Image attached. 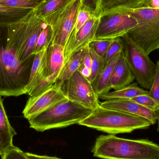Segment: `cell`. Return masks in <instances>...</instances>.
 I'll use <instances>...</instances> for the list:
<instances>
[{
	"label": "cell",
	"mask_w": 159,
	"mask_h": 159,
	"mask_svg": "<svg viewBox=\"0 0 159 159\" xmlns=\"http://www.w3.org/2000/svg\"><path fill=\"white\" fill-rule=\"evenodd\" d=\"M86 48L76 52L70 58L62 68L59 77L55 83L56 84L62 87L63 84L76 71L79 70L82 62L83 56L86 51Z\"/></svg>",
	"instance_id": "19"
},
{
	"label": "cell",
	"mask_w": 159,
	"mask_h": 159,
	"mask_svg": "<svg viewBox=\"0 0 159 159\" xmlns=\"http://www.w3.org/2000/svg\"><path fill=\"white\" fill-rule=\"evenodd\" d=\"M100 106L107 109L121 111L140 116L141 106L131 99H113L106 100L100 103Z\"/></svg>",
	"instance_id": "18"
},
{
	"label": "cell",
	"mask_w": 159,
	"mask_h": 159,
	"mask_svg": "<svg viewBox=\"0 0 159 159\" xmlns=\"http://www.w3.org/2000/svg\"><path fill=\"white\" fill-rule=\"evenodd\" d=\"M64 47L50 44L46 50V76H49L61 70L64 66Z\"/></svg>",
	"instance_id": "15"
},
{
	"label": "cell",
	"mask_w": 159,
	"mask_h": 159,
	"mask_svg": "<svg viewBox=\"0 0 159 159\" xmlns=\"http://www.w3.org/2000/svg\"><path fill=\"white\" fill-rule=\"evenodd\" d=\"M16 134L12 127L5 110L3 99L0 96V156H2L14 146L13 137Z\"/></svg>",
	"instance_id": "14"
},
{
	"label": "cell",
	"mask_w": 159,
	"mask_h": 159,
	"mask_svg": "<svg viewBox=\"0 0 159 159\" xmlns=\"http://www.w3.org/2000/svg\"><path fill=\"white\" fill-rule=\"evenodd\" d=\"M92 62V61L91 56L90 53L89 45L86 48V51L83 56L80 66L85 67L91 71Z\"/></svg>",
	"instance_id": "33"
},
{
	"label": "cell",
	"mask_w": 159,
	"mask_h": 159,
	"mask_svg": "<svg viewBox=\"0 0 159 159\" xmlns=\"http://www.w3.org/2000/svg\"><path fill=\"white\" fill-rule=\"evenodd\" d=\"M100 19L93 15L76 34H71L64 48V65L74 54L88 47L95 39Z\"/></svg>",
	"instance_id": "11"
},
{
	"label": "cell",
	"mask_w": 159,
	"mask_h": 159,
	"mask_svg": "<svg viewBox=\"0 0 159 159\" xmlns=\"http://www.w3.org/2000/svg\"><path fill=\"white\" fill-rule=\"evenodd\" d=\"M90 53L91 56L92 66L91 74L89 77L88 78L92 83L99 76V75L102 72L104 69L105 68L107 64L105 60L104 57H100L96 54L92 48L89 46Z\"/></svg>",
	"instance_id": "24"
},
{
	"label": "cell",
	"mask_w": 159,
	"mask_h": 159,
	"mask_svg": "<svg viewBox=\"0 0 159 159\" xmlns=\"http://www.w3.org/2000/svg\"><path fill=\"white\" fill-rule=\"evenodd\" d=\"M65 83V93L69 100L92 110L100 106L98 96L92 83L79 70L76 71Z\"/></svg>",
	"instance_id": "8"
},
{
	"label": "cell",
	"mask_w": 159,
	"mask_h": 159,
	"mask_svg": "<svg viewBox=\"0 0 159 159\" xmlns=\"http://www.w3.org/2000/svg\"><path fill=\"white\" fill-rule=\"evenodd\" d=\"M148 94L151 96L159 105V61L156 64V71L153 84Z\"/></svg>",
	"instance_id": "31"
},
{
	"label": "cell",
	"mask_w": 159,
	"mask_h": 159,
	"mask_svg": "<svg viewBox=\"0 0 159 159\" xmlns=\"http://www.w3.org/2000/svg\"><path fill=\"white\" fill-rule=\"evenodd\" d=\"M134 80L124 57L123 50L120 54L112 73L110 80L111 89L117 90L125 88L131 84Z\"/></svg>",
	"instance_id": "13"
},
{
	"label": "cell",
	"mask_w": 159,
	"mask_h": 159,
	"mask_svg": "<svg viewBox=\"0 0 159 159\" xmlns=\"http://www.w3.org/2000/svg\"><path fill=\"white\" fill-rule=\"evenodd\" d=\"M81 3L83 5L89 7L93 11L94 13V9L96 5V0H81Z\"/></svg>",
	"instance_id": "36"
},
{
	"label": "cell",
	"mask_w": 159,
	"mask_h": 159,
	"mask_svg": "<svg viewBox=\"0 0 159 159\" xmlns=\"http://www.w3.org/2000/svg\"></svg>",
	"instance_id": "38"
},
{
	"label": "cell",
	"mask_w": 159,
	"mask_h": 159,
	"mask_svg": "<svg viewBox=\"0 0 159 159\" xmlns=\"http://www.w3.org/2000/svg\"><path fill=\"white\" fill-rule=\"evenodd\" d=\"M78 124L113 135L146 129L152 125L142 117L101 106L93 109L90 115Z\"/></svg>",
	"instance_id": "3"
},
{
	"label": "cell",
	"mask_w": 159,
	"mask_h": 159,
	"mask_svg": "<svg viewBox=\"0 0 159 159\" xmlns=\"http://www.w3.org/2000/svg\"><path fill=\"white\" fill-rule=\"evenodd\" d=\"M73 0H46L34 10L36 16L44 21L50 16L58 12Z\"/></svg>",
	"instance_id": "21"
},
{
	"label": "cell",
	"mask_w": 159,
	"mask_h": 159,
	"mask_svg": "<svg viewBox=\"0 0 159 159\" xmlns=\"http://www.w3.org/2000/svg\"><path fill=\"white\" fill-rule=\"evenodd\" d=\"M93 14V11L81 3L75 22V27L72 34H75L79 30L88 22Z\"/></svg>",
	"instance_id": "27"
},
{
	"label": "cell",
	"mask_w": 159,
	"mask_h": 159,
	"mask_svg": "<svg viewBox=\"0 0 159 159\" xmlns=\"http://www.w3.org/2000/svg\"><path fill=\"white\" fill-rule=\"evenodd\" d=\"M61 70L43 78L28 93V94L31 97L35 96L52 87L59 77Z\"/></svg>",
	"instance_id": "23"
},
{
	"label": "cell",
	"mask_w": 159,
	"mask_h": 159,
	"mask_svg": "<svg viewBox=\"0 0 159 159\" xmlns=\"http://www.w3.org/2000/svg\"><path fill=\"white\" fill-rule=\"evenodd\" d=\"M46 0H0V4L16 8L35 10Z\"/></svg>",
	"instance_id": "25"
},
{
	"label": "cell",
	"mask_w": 159,
	"mask_h": 159,
	"mask_svg": "<svg viewBox=\"0 0 159 159\" xmlns=\"http://www.w3.org/2000/svg\"><path fill=\"white\" fill-rule=\"evenodd\" d=\"M120 54L116 56L107 64L103 70L92 83L93 87L98 96L105 94L109 92L111 90L110 80L111 76Z\"/></svg>",
	"instance_id": "16"
},
{
	"label": "cell",
	"mask_w": 159,
	"mask_h": 159,
	"mask_svg": "<svg viewBox=\"0 0 159 159\" xmlns=\"http://www.w3.org/2000/svg\"><path fill=\"white\" fill-rule=\"evenodd\" d=\"M114 39H94L89 46L93 48L97 55L105 58Z\"/></svg>",
	"instance_id": "28"
},
{
	"label": "cell",
	"mask_w": 159,
	"mask_h": 159,
	"mask_svg": "<svg viewBox=\"0 0 159 159\" xmlns=\"http://www.w3.org/2000/svg\"><path fill=\"white\" fill-rule=\"evenodd\" d=\"M25 155L29 159H61L56 157H48L46 156H40L30 153H25Z\"/></svg>",
	"instance_id": "35"
},
{
	"label": "cell",
	"mask_w": 159,
	"mask_h": 159,
	"mask_svg": "<svg viewBox=\"0 0 159 159\" xmlns=\"http://www.w3.org/2000/svg\"><path fill=\"white\" fill-rule=\"evenodd\" d=\"M139 8L159 9V0H145L141 3L136 8Z\"/></svg>",
	"instance_id": "34"
},
{
	"label": "cell",
	"mask_w": 159,
	"mask_h": 159,
	"mask_svg": "<svg viewBox=\"0 0 159 159\" xmlns=\"http://www.w3.org/2000/svg\"><path fill=\"white\" fill-rule=\"evenodd\" d=\"M148 92V91L139 87L138 83H133L122 89L99 95L98 98L103 100L113 99H131L139 95L147 94Z\"/></svg>",
	"instance_id": "20"
},
{
	"label": "cell",
	"mask_w": 159,
	"mask_h": 159,
	"mask_svg": "<svg viewBox=\"0 0 159 159\" xmlns=\"http://www.w3.org/2000/svg\"><path fill=\"white\" fill-rule=\"evenodd\" d=\"M158 114V118L157 120V131L159 132V111H157Z\"/></svg>",
	"instance_id": "37"
},
{
	"label": "cell",
	"mask_w": 159,
	"mask_h": 159,
	"mask_svg": "<svg viewBox=\"0 0 159 159\" xmlns=\"http://www.w3.org/2000/svg\"><path fill=\"white\" fill-rule=\"evenodd\" d=\"M93 156L104 159H159V145L147 139L131 140L113 134L96 138Z\"/></svg>",
	"instance_id": "2"
},
{
	"label": "cell",
	"mask_w": 159,
	"mask_h": 159,
	"mask_svg": "<svg viewBox=\"0 0 159 159\" xmlns=\"http://www.w3.org/2000/svg\"><path fill=\"white\" fill-rule=\"evenodd\" d=\"M131 100L135 102L139 105L148 108L152 111L157 112L159 111V105L156 101L148 94L139 95Z\"/></svg>",
	"instance_id": "30"
},
{
	"label": "cell",
	"mask_w": 159,
	"mask_h": 159,
	"mask_svg": "<svg viewBox=\"0 0 159 159\" xmlns=\"http://www.w3.org/2000/svg\"><path fill=\"white\" fill-rule=\"evenodd\" d=\"M123 48L124 45L121 37L114 39L110 45L105 57L106 64H107L116 56L119 54L123 50Z\"/></svg>",
	"instance_id": "29"
},
{
	"label": "cell",
	"mask_w": 159,
	"mask_h": 159,
	"mask_svg": "<svg viewBox=\"0 0 159 159\" xmlns=\"http://www.w3.org/2000/svg\"><path fill=\"white\" fill-rule=\"evenodd\" d=\"M32 10L33 9L9 7L0 4V23L9 25L17 22Z\"/></svg>",
	"instance_id": "22"
},
{
	"label": "cell",
	"mask_w": 159,
	"mask_h": 159,
	"mask_svg": "<svg viewBox=\"0 0 159 159\" xmlns=\"http://www.w3.org/2000/svg\"><path fill=\"white\" fill-rule=\"evenodd\" d=\"M52 30L51 26L46 23L43 30L39 35L36 42L34 49V54L46 49L50 45L52 41Z\"/></svg>",
	"instance_id": "26"
},
{
	"label": "cell",
	"mask_w": 159,
	"mask_h": 159,
	"mask_svg": "<svg viewBox=\"0 0 159 159\" xmlns=\"http://www.w3.org/2000/svg\"><path fill=\"white\" fill-rule=\"evenodd\" d=\"M1 157V159H29L25 153L14 146L8 149Z\"/></svg>",
	"instance_id": "32"
},
{
	"label": "cell",
	"mask_w": 159,
	"mask_h": 159,
	"mask_svg": "<svg viewBox=\"0 0 159 159\" xmlns=\"http://www.w3.org/2000/svg\"><path fill=\"white\" fill-rule=\"evenodd\" d=\"M81 4V0H73L64 8L44 20L52 28L51 44L65 48L74 30Z\"/></svg>",
	"instance_id": "7"
},
{
	"label": "cell",
	"mask_w": 159,
	"mask_h": 159,
	"mask_svg": "<svg viewBox=\"0 0 159 159\" xmlns=\"http://www.w3.org/2000/svg\"><path fill=\"white\" fill-rule=\"evenodd\" d=\"M66 99L62 88L55 83L38 95L30 96L22 112L23 116L28 120Z\"/></svg>",
	"instance_id": "10"
},
{
	"label": "cell",
	"mask_w": 159,
	"mask_h": 159,
	"mask_svg": "<svg viewBox=\"0 0 159 159\" xmlns=\"http://www.w3.org/2000/svg\"><path fill=\"white\" fill-rule=\"evenodd\" d=\"M45 24L34 10L13 24L0 23V96L27 94L35 45Z\"/></svg>",
	"instance_id": "1"
},
{
	"label": "cell",
	"mask_w": 159,
	"mask_h": 159,
	"mask_svg": "<svg viewBox=\"0 0 159 159\" xmlns=\"http://www.w3.org/2000/svg\"><path fill=\"white\" fill-rule=\"evenodd\" d=\"M138 24L126 35L148 55L159 49V9L131 10Z\"/></svg>",
	"instance_id": "5"
},
{
	"label": "cell",
	"mask_w": 159,
	"mask_h": 159,
	"mask_svg": "<svg viewBox=\"0 0 159 159\" xmlns=\"http://www.w3.org/2000/svg\"><path fill=\"white\" fill-rule=\"evenodd\" d=\"M123 40L124 57L137 83L149 90L154 80L155 64L142 48L132 41L126 34Z\"/></svg>",
	"instance_id": "6"
},
{
	"label": "cell",
	"mask_w": 159,
	"mask_h": 159,
	"mask_svg": "<svg viewBox=\"0 0 159 159\" xmlns=\"http://www.w3.org/2000/svg\"><path fill=\"white\" fill-rule=\"evenodd\" d=\"M138 24L131 10L102 17L95 39H114L124 36Z\"/></svg>",
	"instance_id": "9"
},
{
	"label": "cell",
	"mask_w": 159,
	"mask_h": 159,
	"mask_svg": "<svg viewBox=\"0 0 159 159\" xmlns=\"http://www.w3.org/2000/svg\"><path fill=\"white\" fill-rule=\"evenodd\" d=\"M145 0H96L94 9L95 16H104L121 13L135 9Z\"/></svg>",
	"instance_id": "12"
},
{
	"label": "cell",
	"mask_w": 159,
	"mask_h": 159,
	"mask_svg": "<svg viewBox=\"0 0 159 159\" xmlns=\"http://www.w3.org/2000/svg\"><path fill=\"white\" fill-rule=\"evenodd\" d=\"M46 50V49H44L35 55L31 71L30 80L26 89L27 93L40 80L46 76L45 63Z\"/></svg>",
	"instance_id": "17"
},
{
	"label": "cell",
	"mask_w": 159,
	"mask_h": 159,
	"mask_svg": "<svg viewBox=\"0 0 159 159\" xmlns=\"http://www.w3.org/2000/svg\"><path fill=\"white\" fill-rule=\"evenodd\" d=\"M92 110L66 99L28 120L30 128L44 132L79 124L90 115Z\"/></svg>",
	"instance_id": "4"
}]
</instances>
